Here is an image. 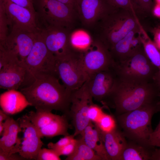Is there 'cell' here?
Listing matches in <instances>:
<instances>
[{
  "mask_svg": "<svg viewBox=\"0 0 160 160\" xmlns=\"http://www.w3.org/2000/svg\"><path fill=\"white\" fill-rule=\"evenodd\" d=\"M140 37L145 52L151 63L160 72V52L142 25Z\"/></svg>",
  "mask_w": 160,
  "mask_h": 160,
  "instance_id": "obj_26",
  "label": "cell"
},
{
  "mask_svg": "<svg viewBox=\"0 0 160 160\" xmlns=\"http://www.w3.org/2000/svg\"><path fill=\"white\" fill-rule=\"evenodd\" d=\"M60 156L54 150L50 148H42L39 151L37 160H60Z\"/></svg>",
  "mask_w": 160,
  "mask_h": 160,
  "instance_id": "obj_30",
  "label": "cell"
},
{
  "mask_svg": "<svg viewBox=\"0 0 160 160\" xmlns=\"http://www.w3.org/2000/svg\"><path fill=\"white\" fill-rule=\"evenodd\" d=\"M4 41L0 42V49L23 62L30 52L37 32L13 26Z\"/></svg>",
  "mask_w": 160,
  "mask_h": 160,
  "instance_id": "obj_11",
  "label": "cell"
},
{
  "mask_svg": "<svg viewBox=\"0 0 160 160\" xmlns=\"http://www.w3.org/2000/svg\"><path fill=\"white\" fill-rule=\"evenodd\" d=\"M160 99V92L154 81L132 84L122 81L117 76L111 90L101 103L115 109L117 116L157 103Z\"/></svg>",
  "mask_w": 160,
  "mask_h": 160,
  "instance_id": "obj_2",
  "label": "cell"
},
{
  "mask_svg": "<svg viewBox=\"0 0 160 160\" xmlns=\"http://www.w3.org/2000/svg\"><path fill=\"white\" fill-rule=\"evenodd\" d=\"M5 121L7 129L0 139V151L8 153L12 151L17 142L18 135L21 129L17 120H15L9 116Z\"/></svg>",
  "mask_w": 160,
  "mask_h": 160,
  "instance_id": "obj_23",
  "label": "cell"
},
{
  "mask_svg": "<svg viewBox=\"0 0 160 160\" xmlns=\"http://www.w3.org/2000/svg\"><path fill=\"white\" fill-rule=\"evenodd\" d=\"M156 4H160V0H155Z\"/></svg>",
  "mask_w": 160,
  "mask_h": 160,
  "instance_id": "obj_46",
  "label": "cell"
},
{
  "mask_svg": "<svg viewBox=\"0 0 160 160\" xmlns=\"http://www.w3.org/2000/svg\"><path fill=\"white\" fill-rule=\"evenodd\" d=\"M141 10L147 12H152L154 4L152 0H132Z\"/></svg>",
  "mask_w": 160,
  "mask_h": 160,
  "instance_id": "obj_35",
  "label": "cell"
},
{
  "mask_svg": "<svg viewBox=\"0 0 160 160\" xmlns=\"http://www.w3.org/2000/svg\"><path fill=\"white\" fill-rule=\"evenodd\" d=\"M55 62V56L47 49L39 30L30 52L23 62L27 71L26 84H30L35 78L42 75L57 76Z\"/></svg>",
  "mask_w": 160,
  "mask_h": 160,
  "instance_id": "obj_7",
  "label": "cell"
},
{
  "mask_svg": "<svg viewBox=\"0 0 160 160\" xmlns=\"http://www.w3.org/2000/svg\"><path fill=\"white\" fill-rule=\"evenodd\" d=\"M9 23L4 7L0 1V42L4 41L8 33Z\"/></svg>",
  "mask_w": 160,
  "mask_h": 160,
  "instance_id": "obj_29",
  "label": "cell"
},
{
  "mask_svg": "<svg viewBox=\"0 0 160 160\" xmlns=\"http://www.w3.org/2000/svg\"><path fill=\"white\" fill-rule=\"evenodd\" d=\"M9 114L6 113L1 109H0V123L7 119L9 117Z\"/></svg>",
  "mask_w": 160,
  "mask_h": 160,
  "instance_id": "obj_43",
  "label": "cell"
},
{
  "mask_svg": "<svg viewBox=\"0 0 160 160\" xmlns=\"http://www.w3.org/2000/svg\"><path fill=\"white\" fill-rule=\"evenodd\" d=\"M159 103H160V99L159 100Z\"/></svg>",
  "mask_w": 160,
  "mask_h": 160,
  "instance_id": "obj_47",
  "label": "cell"
},
{
  "mask_svg": "<svg viewBox=\"0 0 160 160\" xmlns=\"http://www.w3.org/2000/svg\"><path fill=\"white\" fill-rule=\"evenodd\" d=\"M74 137H75L73 135H69L65 136L64 137L61 138L56 143H54L52 142L49 143L47 145L48 147V148L55 151L68 145Z\"/></svg>",
  "mask_w": 160,
  "mask_h": 160,
  "instance_id": "obj_33",
  "label": "cell"
},
{
  "mask_svg": "<svg viewBox=\"0 0 160 160\" xmlns=\"http://www.w3.org/2000/svg\"><path fill=\"white\" fill-rule=\"evenodd\" d=\"M113 68L120 80L136 84L153 81L159 71L147 57L143 45L126 60L115 62Z\"/></svg>",
  "mask_w": 160,
  "mask_h": 160,
  "instance_id": "obj_5",
  "label": "cell"
},
{
  "mask_svg": "<svg viewBox=\"0 0 160 160\" xmlns=\"http://www.w3.org/2000/svg\"><path fill=\"white\" fill-rule=\"evenodd\" d=\"M39 28L60 27L70 30L76 15L71 7L57 0H33Z\"/></svg>",
  "mask_w": 160,
  "mask_h": 160,
  "instance_id": "obj_6",
  "label": "cell"
},
{
  "mask_svg": "<svg viewBox=\"0 0 160 160\" xmlns=\"http://www.w3.org/2000/svg\"><path fill=\"white\" fill-rule=\"evenodd\" d=\"M129 140L127 142L120 160H151L155 147Z\"/></svg>",
  "mask_w": 160,
  "mask_h": 160,
  "instance_id": "obj_22",
  "label": "cell"
},
{
  "mask_svg": "<svg viewBox=\"0 0 160 160\" xmlns=\"http://www.w3.org/2000/svg\"><path fill=\"white\" fill-rule=\"evenodd\" d=\"M149 143L153 146L160 147V120L155 129L150 135Z\"/></svg>",
  "mask_w": 160,
  "mask_h": 160,
  "instance_id": "obj_36",
  "label": "cell"
},
{
  "mask_svg": "<svg viewBox=\"0 0 160 160\" xmlns=\"http://www.w3.org/2000/svg\"><path fill=\"white\" fill-rule=\"evenodd\" d=\"M27 71L23 62L4 52H0V87L17 90L25 84Z\"/></svg>",
  "mask_w": 160,
  "mask_h": 160,
  "instance_id": "obj_9",
  "label": "cell"
},
{
  "mask_svg": "<svg viewBox=\"0 0 160 160\" xmlns=\"http://www.w3.org/2000/svg\"><path fill=\"white\" fill-rule=\"evenodd\" d=\"M151 160H160V148L155 149L152 156Z\"/></svg>",
  "mask_w": 160,
  "mask_h": 160,
  "instance_id": "obj_41",
  "label": "cell"
},
{
  "mask_svg": "<svg viewBox=\"0 0 160 160\" xmlns=\"http://www.w3.org/2000/svg\"><path fill=\"white\" fill-rule=\"evenodd\" d=\"M4 129V122L0 123V135L1 136Z\"/></svg>",
  "mask_w": 160,
  "mask_h": 160,
  "instance_id": "obj_44",
  "label": "cell"
},
{
  "mask_svg": "<svg viewBox=\"0 0 160 160\" xmlns=\"http://www.w3.org/2000/svg\"><path fill=\"white\" fill-rule=\"evenodd\" d=\"M99 21V39L109 50L140 24L136 13L116 7H113Z\"/></svg>",
  "mask_w": 160,
  "mask_h": 160,
  "instance_id": "obj_4",
  "label": "cell"
},
{
  "mask_svg": "<svg viewBox=\"0 0 160 160\" xmlns=\"http://www.w3.org/2000/svg\"><path fill=\"white\" fill-rule=\"evenodd\" d=\"M17 153L8 154L0 151V160H21L25 159Z\"/></svg>",
  "mask_w": 160,
  "mask_h": 160,
  "instance_id": "obj_38",
  "label": "cell"
},
{
  "mask_svg": "<svg viewBox=\"0 0 160 160\" xmlns=\"http://www.w3.org/2000/svg\"><path fill=\"white\" fill-rule=\"evenodd\" d=\"M93 39L86 31L77 30L71 32L69 42L72 50L75 52L82 53L90 45Z\"/></svg>",
  "mask_w": 160,
  "mask_h": 160,
  "instance_id": "obj_25",
  "label": "cell"
},
{
  "mask_svg": "<svg viewBox=\"0 0 160 160\" xmlns=\"http://www.w3.org/2000/svg\"><path fill=\"white\" fill-rule=\"evenodd\" d=\"M0 1L4 7L10 27L14 26L34 32L40 30L36 13L9 0Z\"/></svg>",
  "mask_w": 160,
  "mask_h": 160,
  "instance_id": "obj_16",
  "label": "cell"
},
{
  "mask_svg": "<svg viewBox=\"0 0 160 160\" xmlns=\"http://www.w3.org/2000/svg\"><path fill=\"white\" fill-rule=\"evenodd\" d=\"M108 3L112 6H113L112 0H107Z\"/></svg>",
  "mask_w": 160,
  "mask_h": 160,
  "instance_id": "obj_45",
  "label": "cell"
},
{
  "mask_svg": "<svg viewBox=\"0 0 160 160\" xmlns=\"http://www.w3.org/2000/svg\"><path fill=\"white\" fill-rule=\"evenodd\" d=\"M153 37V41L160 52V26L151 30Z\"/></svg>",
  "mask_w": 160,
  "mask_h": 160,
  "instance_id": "obj_39",
  "label": "cell"
},
{
  "mask_svg": "<svg viewBox=\"0 0 160 160\" xmlns=\"http://www.w3.org/2000/svg\"><path fill=\"white\" fill-rule=\"evenodd\" d=\"M81 54L89 77L96 72L109 69L115 62L109 50L99 39H93L89 47Z\"/></svg>",
  "mask_w": 160,
  "mask_h": 160,
  "instance_id": "obj_12",
  "label": "cell"
},
{
  "mask_svg": "<svg viewBox=\"0 0 160 160\" xmlns=\"http://www.w3.org/2000/svg\"><path fill=\"white\" fill-rule=\"evenodd\" d=\"M9 0L18 5L26 8L36 13L33 5V0Z\"/></svg>",
  "mask_w": 160,
  "mask_h": 160,
  "instance_id": "obj_37",
  "label": "cell"
},
{
  "mask_svg": "<svg viewBox=\"0 0 160 160\" xmlns=\"http://www.w3.org/2000/svg\"><path fill=\"white\" fill-rule=\"evenodd\" d=\"M93 98L85 83L79 89L72 92L71 105L67 117L71 120L75 129L73 135H80L91 121L88 117L90 105L93 103Z\"/></svg>",
  "mask_w": 160,
  "mask_h": 160,
  "instance_id": "obj_10",
  "label": "cell"
},
{
  "mask_svg": "<svg viewBox=\"0 0 160 160\" xmlns=\"http://www.w3.org/2000/svg\"><path fill=\"white\" fill-rule=\"evenodd\" d=\"M70 128L68 117L65 115H57L46 126L37 129L42 138H51L60 135L66 136L69 135L68 129Z\"/></svg>",
  "mask_w": 160,
  "mask_h": 160,
  "instance_id": "obj_24",
  "label": "cell"
},
{
  "mask_svg": "<svg viewBox=\"0 0 160 160\" xmlns=\"http://www.w3.org/2000/svg\"><path fill=\"white\" fill-rule=\"evenodd\" d=\"M41 33L49 51L55 57L69 54L73 51L69 42L71 30L60 27L40 28Z\"/></svg>",
  "mask_w": 160,
  "mask_h": 160,
  "instance_id": "obj_14",
  "label": "cell"
},
{
  "mask_svg": "<svg viewBox=\"0 0 160 160\" xmlns=\"http://www.w3.org/2000/svg\"><path fill=\"white\" fill-rule=\"evenodd\" d=\"M152 12L154 16L160 18V4H156L154 6Z\"/></svg>",
  "mask_w": 160,
  "mask_h": 160,
  "instance_id": "obj_40",
  "label": "cell"
},
{
  "mask_svg": "<svg viewBox=\"0 0 160 160\" xmlns=\"http://www.w3.org/2000/svg\"><path fill=\"white\" fill-rule=\"evenodd\" d=\"M17 120L23 133L18 153L25 159L36 160L38 152L43 144L42 137L27 114Z\"/></svg>",
  "mask_w": 160,
  "mask_h": 160,
  "instance_id": "obj_13",
  "label": "cell"
},
{
  "mask_svg": "<svg viewBox=\"0 0 160 160\" xmlns=\"http://www.w3.org/2000/svg\"><path fill=\"white\" fill-rule=\"evenodd\" d=\"M107 0H76L74 9L84 26H93L114 7Z\"/></svg>",
  "mask_w": 160,
  "mask_h": 160,
  "instance_id": "obj_15",
  "label": "cell"
},
{
  "mask_svg": "<svg viewBox=\"0 0 160 160\" xmlns=\"http://www.w3.org/2000/svg\"><path fill=\"white\" fill-rule=\"evenodd\" d=\"M102 134L105 149L110 160H120L127 143L122 132L117 128L110 132H102Z\"/></svg>",
  "mask_w": 160,
  "mask_h": 160,
  "instance_id": "obj_19",
  "label": "cell"
},
{
  "mask_svg": "<svg viewBox=\"0 0 160 160\" xmlns=\"http://www.w3.org/2000/svg\"><path fill=\"white\" fill-rule=\"evenodd\" d=\"M160 111L158 102L117 116L116 120L122 133L129 140L150 145L149 139L153 131L152 118L155 113Z\"/></svg>",
  "mask_w": 160,
  "mask_h": 160,
  "instance_id": "obj_3",
  "label": "cell"
},
{
  "mask_svg": "<svg viewBox=\"0 0 160 160\" xmlns=\"http://www.w3.org/2000/svg\"><path fill=\"white\" fill-rule=\"evenodd\" d=\"M0 105L1 109L9 115L17 113L31 106L25 95L15 89L7 90L1 95Z\"/></svg>",
  "mask_w": 160,
  "mask_h": 160,
  "instance_id": "obj_18",
  "label": "cell"
},
{
  "mask_svg": "<svg viewBox=\"0 0 160 160\" xmlns=\"http://www.w3.org/2000/svg\"><path fill=\"white\" fill-rule=\"evenodd\" d=\"M117 122L112 115L104 112L97 121L94 124L102 132L107 133L117 128Z\"/></svg>",
  "mask_w": 160,
  "mask_h": 160,
  "instance_id": "obj_28",
  "label": "cell"
},
{
  "mask_svg": "<svg viewBox=\"0 0 160 160\" xmlns=\"http://www.w3.org/2000/svg\"><path fill=\"white\" fill-rule=\"evenodd\" d=\"M71 7L74 9L76 0H57Z\"/></svg>",
  "mask_w": 160,
  "mask_h": 160,
  "instance_id": "obj_42",
  "label": "cell"
},
{
  "mask_svg": "<svg viewBox=\"0 0 160 160\" xmlns=\"http://www.w3.org/2000/svg\"><path fill=\"white\" fill-rule=\"evenodd\" d=\"M112 1L114 7L122 8L134 13H137L138 10H140L132 0H112Z\"/></svg>",
  "mask_w": 160,
  "mask_h": 160,
  "instance_id": "obj_31",
  "label": "cell"
},
{
  "mask_svg": "<svg viewBox=\"0 0 160 160\" xmlns=\"http://www.w3.org/2000/svg\"><path fill=\"white\" fill-rule=\"evenodd\" d=\"M80 135L102 160H110L105 149L102 132L95 124L91 121Z\"/></svg>",
  "mask_w": 160,
  "mask_h": 160,
  "instance_id": "obj_20",
  "label": "cell"
},
{
  "mask_svg": "<svg viewBox=\"0 0 160 160\" xmlns=\"http://www.w3.org/2000/svg\"><path fill=\"white\" fill-rule=\"evenodd\" d=\"M116 78L113 66L91 75L85 84L93 99L101 103L110 92Z\"/></svg>",
  "mask_w": 160,
  "mask_h": 160,
  "instance_id": "obj_17",
  "label": "cell"
},
{
  "mask_svg": "<svg viewBox=\"0 0 160 160\" xmlns=\"http://www.w3.org/2000/svg\"><path fill=\"white\" fill-rule=\"evenodd\" d=\"M77 140L75 138L64 147L55 151L60 156L61 155L69 156L74 152Z\"/></svg>",
  "mask_w": 160,
  "mask_h": 160,
  "instance_id": "obj_34",
  "label": "cell"
},
{
  "mask_svg": "<svg viewBox=\"0 0 160 160\" xmlns=\"http://www.w3.org/2000/svg\"><path fill=\"white\" fill-rule=\"evenodd\" d=\"M58 78L53 75L40 76L20 91L36 110L59 111L67 116L72 92L60 83Z\"/></svg>",
  "mask_w": 160,
  "mask_h": 160,
  "instance_id": "obj_1",
  "label": "cell"
},
{
  "mask_svg": "<svg viewBox=\"0 0 160 160\" xmlns=\"http://www.w3.org/2000/svg\"><path fill=\"white\" fill-rule=\"evenodd\" d=\"M75 149L66 160H102L96 153L84 142L82 137L77 139Z\"/></svg>",
  "mask_w": 160,
  "mask_h": 160,
  "instance_id": "obj_27",
  "label": "cell"
},
{
  "mask_svg": "<svg viewBox=\"0 0 160 160\" xmlns=\"http://www.w3.org/2000/svg\"><path fill=\"white\" fill-rule=\"evenodd\" d=\"M142 25L130 31L116 43L109 50L115 62L123 61L130 57L135 52L133 50L131 41L134 37L140 32Z\"/></svg>",
  "mask_w": 160,
  "mask_h": 160,
  "instance_id": "obj_21",
  "label": "cell"
},
{
  "mask_svg": "<svg viewBox=\"0 0 160 160\" xmlns=\"http://www.w3.org/2000/svg\"><path fill=\"white\" fill-rule=\"evenodd\" d=\"M55 59L56 74L69 92L79 89L88 79L81 53L73 52Z\"/></svg>",
  "mask_w": 160,
  "mask_h": 160,
  "instance_id": "obj_8",
  "label": "cell"
},
{
  "mask_svg": "<svg viewBox=\"0 0 160 160\" xmlns=\"http://www.w3.org/2000/svg\"><path fill=\"white\" fill-rule=\"evenodd\" d=\"M104 113L103 108L100 106L92 104L88 111V117L90 121L94 124L96 123Z\"/></svg>",
  "mask_w": 160,
  "mask_h": 160,
  "instance_id": "obj_32",
  "label": "cell"
}]
</instances>
